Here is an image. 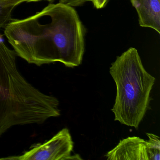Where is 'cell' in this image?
<instances>
[{"mask_svg":"<svg viewBox=\"0 0 160 160\" xmlns=\"http://www.w3.org/2000/svg\"><path fill=\"white\" fill-rule=\"evenodd\" d=\"M4 34L17 56L30 64L40 66L60 62L73 68L82 62L84 28L70 5L49 4L34 15L12 19Z\"/></svg>","mask_w":160,"mask_h":160,"instance_id":"1","label":"cell"},{"mask_svg":"<svg viewBox=\"0 0 160 160\" xmlns=\"http://www.w3.org/2000/svg\"><path fill=\"white\" fill-rule=\"evenodd\" d=\"M16 56L0 42V137L14 126L42 124L61 115L58 100L26 79L18 68Z\"/></svg>","mask_w":160,"mask_h":160,"instance_id":"2","label":"cell"},{"mask_svg":"<svg viewBox=\"0 0 160 160\" xmlns=\"http://www.w3.org/2000/svg\"><path fill=\"white\" fill-rule=\"evenodd\" d=\"M109 72L117 87L111 109L115 121L136 130L150 109V92L155 78L144 68L137 50L129 48L111 64Z\"/></svg>","mask_w":160,"mask_h":160,"instance_id":"3","label":"cell"},{"mask_svg":"<svg viewBox=\"0 0 160 160\" xmlns=\"http://www.w3.org/2000/svg\"><path fill=\"white\" fill-rule=\"evenodd\" d=\"M145 140L138 137H130L120 141L105 156L108 160H160V138L147 133Z\"/></svg>","mask_w":160,"mask_h":160,"instance_id":"5","label":"cell"},{"mask_svg":"<svg viewBox=\"0 0 160 160\" xmlns=\"http://www.w3.org/2000/svg\"><path fill=\"white\" fill-rule=\"evenodd\" d=\"M42 1H47L52 2L54 1L55 0H26V2H37Z\"/></svg>","mask_w":160,"mask_h":160,"instance_id":"9","label":"cell"},{"mask_svg":"<svg viewBox=\"0 0 160 160\" xmlns=\"http://www.w3.org/2000/svg\"><path fill=\"white\" fill-rule=\"evenodd\" d=\"M108 0H91L94 7L97 9H102L105 7Z\"/></svg>","mask_w":160,"mask_h":160,"instance_id":"8","label":"cell"},{"mask_svg":"<svg viewBox=\"0 0 160 160\" xmlns=\"http://www.w3.org/2000/svg\"><path fill=\"white\" fill-rule=\"evenodd\" d=\"M137 12L140 27L160 33V0H131Z\"/></svg>","mask_w":160,"mask_h":160,"instance_id":"6","label":"cell"},{"mask_svg":"<svg viewBox=\"0 0 160 160\" xmlns=\"http://www.w3.org/2000/svg\"><path fill=\"white\" fill-rule=\"evenodd\" d=\"M26 0H16L14 1L3 2L0 1V30L12 20V12L15 7Z\"/></svg>","mask_w":160,"mask_h":160,"instance_id":"7","label":"cell"},{"mask_svg":"<svg viewBox=\"0 0 160 160\" xmlns=\"http://www.w3.org/2000/svg\"><path fill=\"white\" fill-rule=\"evenodd\" d=\"M73 147L70 131L65 128L49 140L33 145L22 154L1 158L0 160H82L78 154L72 155Z\"/></svg>","mask_w":160,"mask_h":160,"instance_id":"4","label":"cell"},{"mask_svg":"<svg viewBox=\"0 0 160 160\" xmlns=\"http://www.w3.org/2000/svg\"><path fill=\"white\" fill-rule=\"evenodd\" d=\"M1 1L3 2H9V1H16V0H0Z\"/></svg>","mask_w":160,"mask_h":160,"instance_id":"10","label":"cell"}]
</instances>
